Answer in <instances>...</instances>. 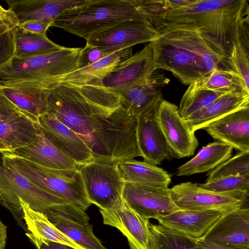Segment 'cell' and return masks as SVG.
Here are the masks:
<instances>
[{"label": "cell", "mask_w": 249, "mask_h": 249, "mask_svg": "<svg viewBox=\"0 0 249 249\" xmlns=\"http://www.w3.org/2000/svg\"><path fill=\"white\" fill-rule=\"evenodd\" d=\"M249 13L247 0H197L169 10L166 20L197 25L206 42L226 62L236 41L249 33Z\"/></svg>", "instance_id": "cell-3"}, {"label": "cell", "mask_w": 249, "mask_h": 249, "mask_svg": "<svg viewBox=\"0 0 249 249\" xmlns=\"http://www.w3.org/2000/svg\"><path fill=\"white\" fill-rule=\"evenodd\" d=\"M7 227L0 220V249H4L7 239Z\"/></svg>", "instance_id": "cell-47"}, {"label": "cell", "mask_w": 249, "mask_h": 249, "mask_svg": "<svg viewBox=\"0 0 249 249\" xmlns=\"http://www.w3.org/2000/svg\"><path fill=\"white\" fill-rule=\"evenodd\" d=\"M160 106L137 117V136L141 157L144 161L155 165L171 158L158 121Z\"/></svg>", "instance_id": "cell-20"}, {"label": "cell", "mask_w": 249, "mask_h": 249, "mask_svg": "<svg viewBox=\"0 0 249 249\" xmlns=\"http://www.w3.org/2000/svg\"><path fill=\"white\" fill-rule=\"evenodd\" d=\"M156 65L155 48L149 42L106 76L102 83L113 91L130 87L152 74L157 70Z\"/></svg>", "instance_id": "cell-18"}, {"label": "cell", "mask_w": 249, "mask_h": 249, "mask_svg": "<svg viewBox=\"0 0 249 249\" xmlns=\"http://www.w3.org/2000/svg\"><path fill=\"white\" fill-rule=\"evenodd\" d=\"M38 123L53 145L78 165L94 160L92 151L82 138L53 115L46 113L38 118Z\"/></svg>", "instance_id": "cell-19"}, {"label": "cell", "mask_w": 249, "mask_h": 249, "mask_svg": "<svg viewBox=\"0 0 249 249\" xmlns=\"http://www.w3.org/2000/svg\"><path fill=\"white\" fill-rule=\"evenodd\" d=\"M18 26L29 33L46 36V32L51 24L39 20H30L19 24Z\"/></svg>", "instance_id": "cell-42"}, {"label": "cell", "mask_w": 249, "mask_h": 249, "mask_svg": "<svg viewBox=\"0 0 249 249\" xmlns=\"http://www.w3.org/2000/svg\"><path fill=\"white\" fill-rule=\"evenodd\" d=\"M227 212L220 210H179L156 219L160 224L184 233L195 239L201 240L219 219Z\"/></svg>", "instance_id": "cell-24"}, {"label": "cell", "mask_w": 249, "mask_h": 249, "mask_svg": "<svg viewBox=\"0 0 249 249\" xmlns=\"http://www.w3.org/2000/svg\"><path fill=\"white\" fill-rule=\"evenodd\" d=\"M20 202L23 212V219L28 231L27 233H30L73 249H86L59 230L44 214L33 210L26 202L21 199H20Z\"/></svg>", "instance_id": "cell-31"}, {"label": "cell", "mask_w": 249, "mask_h": 249, "mask_svg": "<svg viewBox=\"0 0 249 249\" xmlns=\"http://www.w3.org/2000/svg\"><path fill=\"white\" fill-rule=\"evenodd\" d=\"M4 156L20 174L43 191L83 211L91 205L77 169H51L21 158Z\"/></svg>", "instance_id": "cell-7"}, {"label": "cell", "mask_w": 249, "mask_h": 249, "mask_svg": "<svg viewBox=\"0 0 249 249\" xmlns=\"http://www.w3.org/2000/svg\"><path fill=\"white\" fill-rule=\"evenodd\" d=\"M229 70L234 72L247 92L249 93V42L238 39L233 46L231 56L226 61Z\"/></svg>", "instance_id": "cell-35"}, {"label": "cell", "mask_w": 249, "mask_h": 249, "mask_svg": "<svg viewBox=\"0 0 249 249\" xmlns=\"http://www.w3.org/2000/svg\"><path fill=\"white\" fill-rule=\"evenodd\" d=\"M197 0H166L170 10H176L187 7L193 4Z\"/></svg>", "instance_id": "cell-46"}, {"label": "cell", "mask_w": 249, "mask_h": 249, "mask_svg": "<svg viewBox=\"0 0 249 249\" xmlns=\"http://www.w3.org/2000/svg\"><path fill=\"white\" fill-rule=\"evenodd\" d=\"M104 224L118 229L126 237L131 249H150L149 219L131 209L123 197L108 210L100 209Z\"/></svg>", "instance_id": "cell-16"}, {"label": "cell", "mask_w": 249, "mask_h": 249, "mask_svg": "<svg viewBox=\"0 0 249 249\" xmlns=\"http://www.w3.org/2000/svg\"><path fill=\"white\" fill-rule=\"evenodd\" d=\"M196 184L201 188L215 192L235 190L249 191V176L224 177L204 183Z\"/></svg>", "instance_id": "cell-39"}, {"label": "cell", "mask_w": 249, "mask_h": 249, "mask_svg": "<svg viewBox=\"0 0 249 249\" xmlns=\"http://www.w3.org/2000/svg\"><path fill=\"white\" fill-rule=\"evenodd\" d=\"M198 82L202 87L215 92H246L238 77L231 70H215Z\"/></svg>", "instance_id": "cell-36"}, {"label": "cell", "mask_w": 249, "mask_h": 249, "mask_svg": "<svg viewBox=\"0 0 249 249\" xmlns=\"http://www.w3.org/2000/svg\"><path fill=\"white\" fill-rule=\"evenodd\" d=\"M48 90L20 83L0 84L1 92L36 122L47 113Z\"/></svg>", "instance_id": "cell-27"}, {"label": "cell", "mask_w": 249, "mask_h": 249, "mask_svg": "<svg viewBox=\"0 0 249 249\" xmlns=\"http://www.w3.org/2000/svg\"><path fill=\"white\" fill-rule=\"evenodd\" d=\"M0 21L12 30L16 28L19 23L16 16L10 10L5 9L0 5Z\"/></svg>", "instance_id": "cell-44"}, {"label": "cell", "mask_w": 249, "mask_h": 249, "mask_svg": "<svg viewBox=\"0 0 249 249\" xmlns=\"http://www.w3.org/2000/svg\"><path fill=\"white\" fill-rule=\"evenodd\" d=\"M130 20L148 23L138 9L135 0H88L64 11L51 26L87 40L97 32Z\"/></svg>", "instance_id": "cell-4"}, {"label": "cell", "mask_w": 249, "mask_h": 249, "mask_svg": "<svg viewBox=\"0 0 249 249\" xmlns=\"http://www.w3.org/2000/svg\"><path fill=\"white\" fill-rule=\"evenodd\" d=\"M120 106L119 95L102 82L82 86L60 83L48 91L46 113L53 115L77 133L93 153L97 116Z\"/></svg>", "instance_id": "cell-2"}, {"label": "cell", "mask_w": 249, "mask_h": 249, "mask_svg": "<svg viewBox=\"0 0 249 249\" xmlns=\"http://www.w3.org/2000/svg\"><path fill=\"white\" fill-rule=\"evenodd\" d=\"M20 199L26 202L33 210L44 214L52 206L67 203L30 181L0 152V204L10 211L27 233Z\"/></svg>", "instance_id": "cell-8"}, {"label": "cell", "mask_w": 249, "mask_h": 249, "mask_svg": "<svg viewBox=\"0 0 249 249\" xmlns=\"http://www.w3.org/2000/svg\"><path fill=\"white\" fill-rule=\"evenodd\" d=\"M82 49L64 47L36 56L25 58L13 57L0 67V80H38L53 88L69 74L78 69Z\"/></svg>", "instance_id": "cell-6"}, {"label": "cell", "mask_w": 249, "mask_h": 249, "mask_svg": "<svg viewBox=\"0 0 249 249\" xmlns=\"http://www.w3.org/2000/svg\"><path fill=\"white\" fill-rule=\"evenodd\" d=\"M202 240L249 248V209L246 206L225 213Z\"/></svg>", "instance_id": "cell-21"}, {"label": "cell", "mask_w": 249, "mask_h": 249, "mask_svg": "<svg viewBox=\"0 0 249 249\" xmlns=\"http://www.w3.org/2000/svg\"><path fill=\"white\" fill-rule=\"evenodd\" d=\"M196 244L203 249H249V248L215 244L194 239Z\"/></svg>", "instance_id": "cell-45"}, {"label": "cell", "mask_w": 249, "mask_h": 249, "mask_svg": "<svg viewBox=\"0 0 249 249\" xmlns=\"http://www.w3.org/2000/svg\"><path fill=\"white\" fill-rule=\"evenodd\" d=\"M15 52L13 57L25 58L50 53L61 49L46 36L25 31L17 26L14 29Z\"/></svg>", "instance_id": "cell-32"}, {"label": "cell", "mask_w": 249, "mask_h": 249, "mask_svg": "<svg viewBox=\"0 0 249 249\" xmlns=\"http://www.w3.org/2000/svg\"><path fill=\"white\" fill-rule=\"evenodd\" d=\"M150 249H203L193 238L161 224L150 223Z\"/></svg>", "instance_id": "cell-33"}, {"label": "cell", "mask_w": 249, "mask_h": 249, "mask_svg": "<svg viewBox=\"0 0 249 249\" xmlns=\"http://www.w3.org/2000/svg\"><path fill=\"white\" fill-rule=\"evenodd\" d=\"M122 197L134 212L149 219L179 210L171 197L169 188H154L124 182Z\"/></svg>", "instance_id": "cell-15"}, {"label": "cell", "mask_w": 249, "mask_h": 249, "mask_svg": "<svg viewBox=\"0 0 249 249\" xmlns=\"http://www.w3.org/2000/svg\"><path fill=\"white\" fill-rule=\"evenodd\" d=\"M169 82V79L157 70L134 85L114 91L120 96L121 106L137 118L152 108L160 105L164 100L161 89Z\"/></svg>", "instance_id": "cell-17"}, {"label": "cell", "mask_w": 249, "mask_h": 249, "mask_svg": "<svg viewBox=\"0 0 249 249\" xmlns=\"http://www.w3.org/2000/svg\"><path fill=\"white\" fill-rule=\"evenodd\" d=\"M139 10L146 21L157 31L164 27L170 10L166 0H135Z\"/></svg>", "instance_id": "cell-38"}, {"label": "cell", "mask_w": 249, "mask_h": 249, "mask_svg": "<svg viewBox=\"0 0 249 249\" xmlns=\"http://www.w3.org/2000/svg\"><path fill=\"white\" fill-rule=\"evenodd\" d=\"M158 34V31L147 22L130 20L97 32L86 41L87 44L110 54L136 44L149 43Z\"/></svg>", "instance_id": "cell-11"}, {"label": "cell", "mask_w": 249, "mask_h": 249, "mask_svg": "<svg viewBox=\"0 0 249 249\" xmlns=\"http://www.w3.org/2000/svg\"><path fill=\"white\" fill-rule=\"evenodd\" d=\"M203 129L214 140L238 151L249 152V107L222 117Z\"/></svg>", "instance_id": "cell-23"}, {"label": "cell", "mask_w": 249, "mask_h": 249, "mask_svg": "<svg viewBox=\"0 0 249 249\" xmlns=\"http://www.w3.org/2000/svg\"><path fill=\"white\" fill-rule=\"evenodd\" d=\"M233 148L216 141L203 146L191 160L180 165L177 176H186L209 171L231 157Z\"/></svg>", "instance_id": "cell-30"}, {"label": "cell", "mask_w": 249, "mask_h": 249, "mask_svg": "<svg viewBox=\"0 0 249 249\" xmlns=\"http://www.w3.org/2000/svg\"><path fill=\"white\" fill-rule=\"evenodd\" d=\"M118 164L94 160L78 166L89 201L100 209L112 208L122 197L124 181L120 175Z\"/></svg>", "instance_id": "cell-9"}, {"label": "cell", "mask_w": 249, "mask_h": 249, "mask_svg": "<svg viewBox=\"0 0 249 249\" xmlns=\"http://www.w3.org/2000/svg\"><path fill=\"white\" fill-rule=\"evenodd\" d=\"M108 55L97 48L86 43L79 56L78 69L89 66Z\"/></svg>", "instance_id": "cell-41"}, {"label": "cell", "mask_w": 249, "mask_h": 249, "mask_svg": "<svg viewBox=\"0 0 249 249\" xmlns=\"http://www.w3.org/2000/svg\"><path fill=\"white\" fill-rule=\"evenodd\" d=\"M45 215L59 230L86 249H107L94 234L85 211L66 203L52 206Z\"/></svg>", "instance_id": "cell-13"}, {"label": "cell", "mask_w": 249, "mask_h": 249, "mask_svg": "<svg viewBox=\"0 0 249 249\" xmlns=\"http://www.w3.org/2000/svg\"><path fill=\"white\" fill-rule=\"evenodd\" d=\"M26 234L37 249H73L66 246L35 236L30 233Z\"/></svg>", "instance_id": "cell-43"}, {"label": "cell", "mask_w": 249, "mask_h": 249, "mask_svg": "<svg viewBox=\"0 0 249 249\" xmlns=\"http://www.w3.org/2000/svg\"><path fill=\"white\" fill-rule=\"evenodd\" d=\"M171 197L181 210H220L231 211L248 203L249 191L215 192L199 187L196 183L182 182L170 188Z\"/></svg>", "instance_id": "cell-10"}, {"label": "cell", "mask_w": 249, "mask_h": 249, "mask_svg": "<svg viewBox=\"0 0 249 249\" xmlns=\"http://www.w3.org/2000/svg\"><path fill=\"white\" fill-rule=\"evenodd\" d=\"M158 118L171 157L181 159L193 155L199 143L195 132L179 114L178 107L164 99Z\"/></svg>", "instance_id": "cell-14"}, {"label": "cell", "mask_w": 249, "mask_h": 249, "mask_svg": "<svg viewBox=\"0 0 249 249\" xmlns=\"http://www.w3.org/2000/svg\"><path fill=\"white\" fill-rule=\"evenodd\" d=\"M227 93L215 92L202 87L199 82L190 84L183 95L178 112L185 119L205 107L215 99Z\"/></svg>", "instance_id": "cell-34"}, {"label": "cell", "mask_w": 249, "mask_h": 249, "mask_svg": "<svg viewBox=\"0 0 249 249\" xmlns=\"http://www.w3.org/2000/svg\"><path fill=\"white\" fill-rule=\"evenodd\" d=\"M14 52V30L0 21V67L13 57Z\"/></svg>", "instance_id": "cell-40"}, {"label": "cell", "mask_w": 249, "mask_h": 249, "mask_svg": "<svg viewBox=\"0 0 249 249\" xmlns=\"http://www.w3.org/2000/svg\"><path fill=\"white\" fill-rule=\"evenodd\" d=\"M137 124V118L122 106L99 114L95 124L94 160L118 163L141 156Z\"/></svg>", "instance_id": "cell-5"}, {"label": "cell", "mask_w": 249, "mask_h": 249, "mask_svg": "<svg viewBox=\"0 0 249 249\" xmlns=\"http://www.w3.org/2000/svg\"><path fill=\"white\" fill-rule=\"evenodd\" d=\"M247 107H249V93L230 92L220 96L205 107L183 119L195 132L222 117Z\"/></svg>", "instance_id": "cell-26"}, {"label": "cell", "mask_w": 249, "mask_h": 249, "mask_svg": "<svg viewBox=\"0 0 249 249\" xmlns=\"http://www.w3.org/2000/svg\"><path fill=\"white\" fill-rule=\"evenodd\" d=\"M150 42L155 50L156 69L171 72L184 85L200 81L217 69L229 70L196 25L167 22Z\"/></svg>", "instance_id": "cell-1"}, {"label": "cell", "mask_w": 249, "mask_h": 249, "mask_svg": "<svg viewBox=\"0 0 249 249\" xmlns=\"http://www.w3.org/2000/svg\"><path fill=\"white\" fill-rule=\"evenodd\" d=\"M88 0H8L6 2L16 16L18 24L30 20L52 24L66 10L81 5Z\"/></svg>", "instance_id": "cell-25"}, {"label": "cell", "mask_w": 249, "mask_h": 249, "mask_svg": "<svg viewBox=\"0 0 249 249\" xmlns=\"http://www.w3.org/2000/svg\"><path fill=\"white\" fill-rule=\"evenodd\" d=\"M118 165L124 182L166 189L171 181V175L165 170L144 161L126 160L118 162Z\"/></svg>", "instance_id": "cell-28"}, {"label": "cell", "mask_w": 249, "mask_h": 249, "mask_svg": "<svg viewBox=\"0 0 249 249\" xmlns=\"http://www.w3.org/2000/svg\"><path fill=\"white\" fill-rule=\"evenodd\" d=\"M205 182L232 176H249V152L238 151L233 157L208 171Z\"/></svg>", "instance_id": "cell-37"}, {"label": "cell", "mask_w": 249, "mask_h": 249, "mask_svg": "<svg viewBox=\"0 0 249 249\" xmlns=\"http://www.w3.org/2000/svg\"><path fill=\"white\" fill-rule=\"evenodd\" d=\"M36 123L0 91V152L33 143L36 136Z\"/></svg>", "instance_id": "cell-12"}, {"label": "cell", "mask_w": 249, "mask_h": 249, "mask_svg": "<svg viewBox=\"0 0 249 249\" xmlns=\"http://www.w3.org/2000/svg\"><path fill=\"white\" fill-rule=\"evenodd\" d=\"M132 55V47L116 52L89 66L71 72L60 83L82 86L94 81L102 82L106 76Z\"/></svg>", "instance_id": "cell-29"}, {"label": "cell", "mask_w": 249, "mask_h": 249, "mask_svg": "<svg viewBox=\"0 0 249 249\" xmlns=\"http://www.w3.org/2000/svg\"><path fill=\"white\" fill-rule=\"evenodd\" d=\"M34 142L27 146L1 152L6 156L21 158L39 165L54 169H77L78 165L67 157L47 139L38 122L36 123Z\"/></svg>", "instance_id": "cell-22"}]
</instances>
